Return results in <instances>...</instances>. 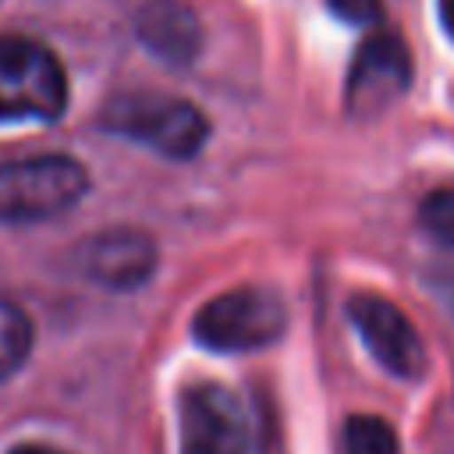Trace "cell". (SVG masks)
<instances>
[{"instance_id": "6da1fadb", "label": "cell", "mask_w": 454, "mask_h": 454, "mask_svg": "<svg viewBox=\"0 0 454 454\" xmlns=\"http://www.w3.org/2000/svg\"><path fill=\"white\" fill-rule=\"evenodd\" d=\"M99 121L106 131L149 145L170 160L195 156L209 135V121L195 103L163 92H121L103 106Z\"/></svg>"}, {"instance_id": "7a4b0ae2", "label": "cell", "mask_w": 454, "mask_h": 454, "mask_svg": "<svg viewBox=\"0 0 454 454\" xmlns=\"http://www.w3.org/2000/svg\"><path fill=\"white\" fill-rule=\"evenodd\" d=\"M85 188V167L64 153L7 160L0 163V223L53 220L78 206Z\"/></svg>"}, {"instance_id": "3957f363", "label": "cell", "mask_w": 454, "mask_h": 454, "mask_svg": "<svg viewBox=\"0 0 454 454\" xmlns=\"http://www.w3.org/2000/svg\"><path fill=\"white\" fill-rule=\"evenodd\" d=\"M67 106V74L53 50L25 35H0V124L57 121Z\"/></svg>"}, {"instance_id": "277c9868", "label": "cell", "mask_w": 454, "mask_h": 454, "mask_svg": "<svg viewBox=\"0 0 454 454\" xmlns=\"http://www.w3.org/2000/svg\"><path fill=\"white\" fill-rule=\"evenodd\" d=\"M287 326V309L270 287H234L209 298L192 323V333L202 348L241 355L273 344Z\"/></svg>"}, {"instance_id": "5b68a950", "label": "cell", "mask_w": 454, "mask_h": 454, "mask_svg": "<svg viewBox=\"0 0 454 454\" xmlns=\"http://www.w3.org/2000/svg\"><path fill=\"white\" fill-rule=\"evenodd\" d=\"M411 85V53L401 35L394 32H372L348 71L344 85V106L351 117H380L390 110Z\"/></svg>"}, {"instance_id": "8992f818", "label": "cell", "mask_w": 454, "mask_h": 454, "mask_svg": "<svg viewBox=\"0 0 454 454\" xmlns=\"http://www.w3.org/2000/svg\"><path fill=\"white\" fill-rule=\"evenodd\" d=\"M248 411L220 383H195L181 397V454H248Z\"/></svg>"}, {"instance_id": "52a82bcc", "label": "cell", "mask_w": 454, "mask_h": 454, "mask_svg": "<svg viewBox=\"0 0 454 454\" xmlns=\"http://www.w3.org/2000/svg\"><path fill=\"white\" fill-rule=\"evenodd\" d=\"M348 316L355 323V330L362 333L365 348L372 351V358L401 376V380H419L426 369V348L411 326V319L387 298L380 294H355L348 301Z\"/></svg>"}, {"instance_id": "ba28073f", "label": "cell", "mask_w": 454, "mask_h": 454, "mask_svg": "<svg viewBox=\"0 0 454 454\" xmlns=\"http://www.w3.org/2000/svg\"><path fill=\"white\" fill-rule=\"evenodd\" d=\"M82 270L85 277H92L103 287L114 291H128V287H142L153 270H156V245L149 234L131 231V227H114L103 234H92L82 252Z\"/></svg>"}, {"instance_id": "9c48e42d", "label": "cell", "mask_w": 454, "mask_h": 454, "mask_svg": "<svg viewBox=\"0 0 454 454\" xmlns=\"http://www.w3.org/2000/svg\"><path fill=\"white\" fill-rule=\"evenodd\" d=\"M138 39L156 60L188 67L202 46V28L192 7L181 0H149L138 14Z\"/></svg>"}, {"instance_id": "30bf717a", "label": "cell", "mask_w": 454, "mask_h": 454, "mask_svg": "<svg viewBox=\"0 0 454 454\" xmlns=\"http://www.w3.org/2000/svg\"><path fill=\"white\" fill-rule=\"evenodd\" d=\"M32 319L11 298H0V380L18 372L32 351Z\"/></svg>"}, {"instance_id": "8fae6325", "label": "cell", "mask_w": 454, "mask_h": 454, "mask_svg": "<svg viewBox=\"0 0 454 454\" xmlns=\"http://www.w3.org/2000/svg\"><path fill=\"white\" fill-rule=\"evenodd\" d=\"M344 450L348 454H401V440L387 419L351 415L344 422Z\"/></svg>"}, {"instance_id": "7c38bea8", "label": "cell", "mask_w": 454, "mask_h": 454, "mask_svg": "<svg viewBox=\"0 0 454 454\" xmlns=\"http://www.w3.org/2000/svg\"><path fill=\"white\" fill-rule=\"evenodd\" d=\"M419 223L433 241L454 248V184H440L422 199Z\"/></svg>"}, {"instance_id": "4fadbf2b", "label": "cell", "mask_w": 454, "mask_h": 454, "mask_svg": "<svg viewBox=\"0 0 454 454\" xmlns=\"http://www.w3.org/2000/svg\"><path fill=\"white\" fill-rule=\"evenodd\" d=\"M330 11L351 25H376L380 21V0H326Z\"/></svg>"}, {"instance_id": "5bb4252c", "label": "cell", "mask_w": 454, "mask_h": 454, "mask_svg": "<svg viewBox=\"0 0 454 454\" xmlns=\"http://www.w3.org/2000/svg\"><path fill=\"white\" fill-rule=\"evenodd\" d=\"M436 11H440V25H443V32L454 39V0H436Z\"/></svg>"}, {"instance_id": "9a60e30c", "label": "cell", "mask_w": 454, "mask_h": 454, "mask_svg": "<svg viewBox=\"0 0 454 454\" xmlns=\"http://www.w3.org/2000/svg\"><path fill=\"white\" fill-rule=\"evenodd\" d=\"M11 454H64V450H57V447H46V443H21V447H14Z\"/></svg>"}]
</instances>
